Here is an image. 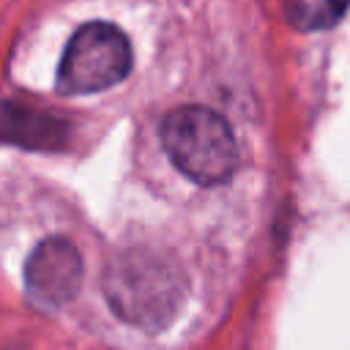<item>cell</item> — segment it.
Wrapping results in <instances>:
<instances>
[{
    "label": "cell",
    "instance_id": "obj_6",
    "mask_svg": "<svg viewBox=\"0 0 350 350\" xmlns=\"http://www.w3.org/2000/svg\"><path fill=\"white\" fill-rule=\"evenodd\" d=\"M282 5L287 22L295 30L314 33L336 25L350 8V0H282Z\"/></svg>",
    "mask_w": 350,
    "mask_h": 350
},
{
    "label": "cell",
    "instance_id": "obj_4",
    "mask_svg": "<svg viewBox=\"0 0 350 350\" xmlns=\"http://www.w3.org/2000/svg\"><path fill=\"white\" fill-rule=\"evenodd\" d=\"M27 295L46 309H57L71 301L82 284V257L66 238L41 241L25 265Z\"/></svg>",
    "mask_w": 350,
    "mask_h": 350
},
{
    "label": "cell",
    "instance_id": "obj_5",
    "mask_svg": "<svg viewBox=\"0 0 350 350\" xmlns=\"http://www.w3.org/2000/svg\"><path fill=\"white\" fill-rule=\"evenodd\" d=\"M0 139L25 148H60L66 139V123L16 101L0 104Z\"/></svg>",
    "mask_w": 350,
    "mask_h": 350
},
{
    "label": "cell",
    "instance_id": "obj_1",
    "mask_svg": "<svg viewBox=\"0 0 350 350\" xmlns=\"http://www.w3.org/2000/svg\"><path fill=\"white\" fill-rule=\"evenodd\" d=\"M104 293L126 323L159 331L178 314L186 282L175 262L153 249H129L118 254L104 276Z\"/></svg>",
    "mask_w": 350,
    "mask_h": 350
},
{
    "label": "cell",
    "instance_id": "obj_2",
    "mask_svg": "<svg viewBox=\"0 0 350 350\" xmlns=\"http://www.w3.org/2000/svg\"><path fill=\"white\" fill-rule=\"evenodd\" d=\"M161 142L172 164L200 186L227 180L238 167V148L227 120L208 107H180L161 123Z\"/></svg>",
    "mask_w": 350,
    "mask_h": 350
},
{
    "label": "cell",
    "instance_id": "obj_3",
    "mask_svg": "<svg viewBox=\"0 0 350 350\" xmlns=\"http://www.w3.org/2000/svg\"><path fill=\"white\" fill-rule=\"evenodd\" d=\"M131 71V46L123 30H118L109 22H88L82 25L57 68V90L63 96H85V93H98Z\"/></svg>",
    "mask_w": 350,
    "mask_h": 350
}]
</instances>
